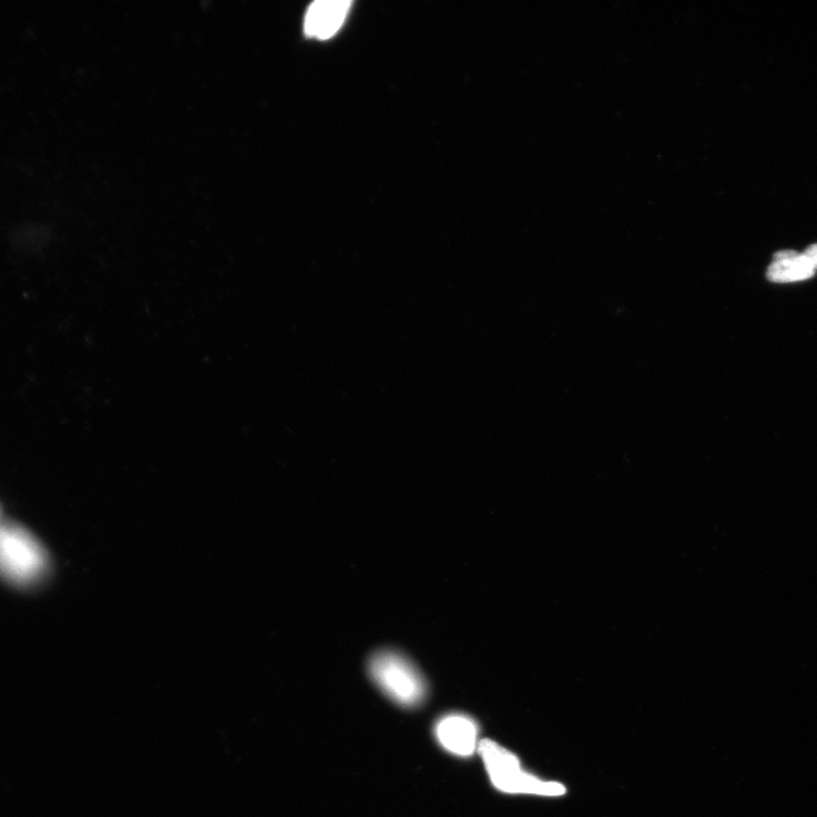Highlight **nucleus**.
I'll return each mask as SVG.
<instances>
[{
  "instance_id": "f257e3e1",
  "label": "nucleus",
  "mask_w": 817,
  "mask_h": 817,
  "mask_svg": "<svg viewBox=\"0 0 817 817\" xmlns=\"http://www.w3.org/2000/svg\"><path fill=\"white\" fill-rule=\"evenodd\" d=\"M368 671L375 685L400 706L416 707L425 701L426 681L406 656L390 650L379 651L370 659Z\"/></svg>"
},
{
  "instance_id": "f03ea898",
  "label": "nucleus",
  "mask_w": 817,
  "mask_h": 817,
  "mask_svg": "<svg viewBox=\"0 0 817 817\" xmlns=\"http://www.w3.org/2000/svg\"><path fill=\"white\" fill-rule=\"evenodd\" d=\"M478 752L493 785L504 793L561 796L566 793L558 782H546L521 769L519 760L495 741H479Z\"/></svg>"
},
{
  "instance_id": "7ed1b4c3",
  "label": "nucleus",
  "mask_w": 817,
  "mask_h": 817,
  "mask_svg": "<svg viewBox=\"0 0 817 817\" xmlns=\"http://www.w3.org/2000/svg\"><path fill=\"white\" fill-rule=\"evenodd\" d=\"M45 557L35 539L19 528L0 529V570L19 581L37 578Z\"/></svg>"
},
{
  "instance_id": "20e7f679",
  "label": "nucleus",
  "mask_w": 817,
  "mask_h": 817,
  "mask_svg": "<svg viewBox=\"0 0 817 817\" xmlns=\"http://www.w3.org/2000/svg\"><path fill=\"white\" fill-rule=\"evenodd\" d=\"M479 729L477 723L463 714L446 715L437 723L436 737L446 751L467 757L478 749Z\"/></svg>"
},
{
  "instance_id": "39448f33",
  "label": "nucleus",
  "mask_w": 817,
  "mask_h": 817,
  "mask_svg": "<svg viewBox=\"0 0 817 817\" xmlns=\"http://www.w3.org/2000/svg\"><path fill=\"white\" fill-rule=\"evenodd\" d=\"M351 5L349 0H318L311 4L305 19L306 35L320 40L332 38L342 28Z\"/></svg>"
},
{
  "instance_id": "423d86ee",
  "label": "nucleus",
  "mask_w": 817,
  "mask_h": 817,
  "mask_svg": "<svg viewBox=\"0 0 817 817\" xmlns=\"http://www.w3.org/2000/svg\"><path fill=\"white\" fill-rule=\"evenodd\" d=\"M815 268L804 254L793 250H782L774 256L766 276L776 283L799 282L811 279Z\"/></svg>"
},
{
  "instance_id": "0eeeda50",
  "label": "nucleus",
  "mask_w": 817,
  "mask_h": 817,
  "mask_svg": "<svg viewBox=\"0 0 817 817\" xmlns=\"http://www.w3.org/2000/svg\"><path fill=\"white\" fill-rule=\"evenodd\" d=\"M804 255L810 259L812 265L817 269V244H813L810 248H807L804 252Z\"/></svg>"
}]
</instances>
